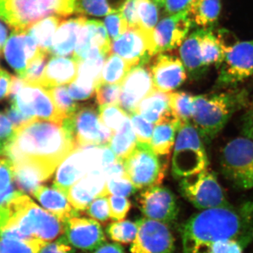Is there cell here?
Segmentation results:
<instances>
[{"mask_svg": "<svg viewBox=\"0 0 253 253\" xmlns=\"http://www.w3.org/2000/svg\"><path fill=\"white\" fill-rule=\"evenodd\" d=\"M182 253H208L214 243L239 241L246 246L253 236V201L201 211L180 229Z\"/></svg>", "mask_w": 253, "mask_h": 253, "instance_id": "1", "label": "cell"}, {"mask_svg": "<svg viewBox=\"0 0 253 253\" xmlns=\"http://www.w3.org/2000/svg\"><path fill=\"white\" fill-rule=\"evenodd\" d=\"M76 149L62 125L33 120L15 130L5 143L3 154L12 164L31 165L51 176Z\"/></svg>", "mask_w": 253, "mask_h": 253, "instance_id": "2", "label": "cell"}, {"mask_svg": "<svg viewBox=\"0 0 253 253\" xmlns=\"http://www.w3.org/2000/svg\"><path fill=\"white\" fill-rule=\"evenodd\" d=\"M63 224L26 194L17 191L0 207V235L50 242L61 236Z\"/></svg>", "mask_w": 253, "mask_h": 253, "instance_id": "3", "label": "cell"}, {"mask_svg": "<svg viewBox=\"0 0 253 253\" xmlns=\"http://www.w3.org/2000/svg\"><path fill=\"white\" fill-rule=\"evenodd\" d=\"M249 97L247 90L235 88L194 96L191 121L203 140L212 141L233 115L247 106Z\"/></svg>", "mask_w": 253, "mask_h": 253, "instance_id": "4", "label": "cell"}, {"mask_svg": "<svg viewBox=\"0 0 253 253\" xmlns=\"http://www.w3.org/2000/svg\"><path fill=\"white\" fill-rule=\"evenodd\" d=\"M77 0H0V18L10 28L26 31L49 16L74 13Z\"/></svg>", "mask_w": 253, "mask_h": 253, "instance_id": "5", "label": "cell"}, {"mask_svg": "<svg viewBox=\"0 0 253 253\" xmlns=\"http://www.w3.org/2000/svg\"><path fill=\"white\" fill-rule=\"evenodd\" d=\"M204 140L191 121L181 123L176 134L172 174L181 179L207 169L209 162Z\"/></svg>", "mask_w": 253, "mask_h": 253, "instance_id": "6", "label": "cell"}, {"mask_svg": "<svg viewBox=\"0 0 253 253\" xmlns=\"http://www.w3.org/2000/svg\"><path fill=\"white\" fill-rule=\"evenodd\" d=\"M123 163L126 176L136 189H142L162 183L169 162L161 161L149 144L138 141Z\"/></svg>", "mask_w": 253, "mask_h": 253, "instance_id": "7", "label": "cell"}, {"mask_svg": "<svg viewBox=\"0 0 253 253\" xmlns=\"http://www.w3.org/2000/svg\"><path fill=\"white\" fill-rule=\"evenodd\" d=\"M221 172L240 189H253V140L238 137L226 144L220 156Z\"/></svg>", "mask_w": 253, "mask_h": 253, "instance_id": "8", "label": "cell"}, {"mask_svg": "<svg viewBox=\"0 0 253 253\" xmlns=\"http://www.w3.org/2000/svg\"><path fill=\"white\" fill-rule=\"evenodd\" d=\"M179 190L181 196L200 211L231 206L215 173L208 168L181 179Z\"/></svg>", "mask_w": 253, "mask_h": 253, "instance_id": "9", "label": "cell"}, {"mask_svg": "<svg viewBox=\"0 0 253 253\" xmlns=\"http://www.w3.org/2000/svg\"><path fill=\"white\" fill-rule=\"evenodd\" d=\"M62 126L71 136L76 148L109 145L114 131L100 119L94 107H78L72 116L63 121Z\"/></svg>", "mask_w": 253, "mask_h": 253, "instance_id": "10", "label": "cell"}, {"mask_svg": "<svg viewBox=\"0 0 253 253\" xmlns=\"http://www.w3.org/2000/svg\"><path fill=\"white\" fill-rule=\"evenodd\" d=\"M105 146H81L73 150L58 167L53 186L66 196L70 188L88 172L104 168L103 154Z\"/></svg>", "mask_w": 253, "mask_h": 253, "instance_id": "11", "label": "cell"}, {"mask_svg": "<svg viewBox=\"0 0 253 253\" xmlns=\"http://www.w3.org/2000/svg\"><path fill=\"white\" fill-rule=\"evenodd\" d=\"M216 89L236 88L253 76V40L237 42L226 50L218 68Z\"/></svg>", "mask_w": 253, "mask_h": 253, "instance_id": "12", "label": "cell"}, {"mask_svg": "<svg viewBox=\"0 0 253 253\" xmlns=\"http://www.w3.org/2000/svg\"><path fill=\"white\" fill-rule=\"evenodd\" d=\"M12 104L35 120L62 125L64 118L56 108L49 90L38 83H26L18 90Z\"/></svg>", "mask_w": 253, "mask_h": 253, "instance_id": "13", "label": "cell"}, {"mask_svg": "<svg viewBox=\"0 0 253 253\" xmlns=\"http://www.w3.org/2000/svg\"><path fill=\"white\" fill-rule=\"evenodd\" d=\"M111 53L117 54L132 67L146 65L155 56L154 33L139 27L128 28L111 42Z\"/></svg>", "mask_w": 253, "mask_h": 253, "instance_id": "14", "label": "cell"}, {"mask_svg": "<svg viewBox=\"0 0 253 253\" xmlns=\"http://www.w3.org/2000/svg\"><path fill=\"white\" fill-rule=\"evenodd\" d=\"M137 234L131 253H174L175 242L168 224L144 217L136 221Z\"/></svg>", "mask_w": 253, "mask_h": 253, "instance_id": "15", "label": "cell"}, {"mask_svg": "<svg viewBox=\"0 0 253 253\" xmlns=\"http://www.w3.org/2000/svg\"><path fill=\"white\" fill-rule=\"evenodd\" d=\"M141 212L148 219L164 224H174L179 214V206L174 194L167 187L147 188L136 198Z\"/></svg>", "mask_w": 253, "mask_h": 253, "instance_id": "16", "label": "cell"}, {"mask_svg": "<svg viewBox=\"0 0 253 253\" xmlns=\"http://www.w3.org/2000/svg\"><path fill=\"white\" fill-rule=\"evenodd\" d=\"M155 89L149 67H133L121 83L119 106L128 115L135 112L139 103Z\"/></svg>", "mask_w": 253, "mask_h": 253, "instance_id": "17", "label": "cell"}, {"mask_svg": "<svg viewBox=\"0 0 253 253\" xmlns=\"http://www.w3.org/2000/svg\"><path fill=\"white\" fill-rule=\"evenodd\" d=\"M192 22L189 11L163 18L154 31L155 55L179 47L188 36Z\"/></svg>", "mask_w": 253, "mask_h": 253, "instance_id": "18", "label": "cell"}, {"mask_svg": "<svg viewBox=\"0 0 253 253\" xmlns=\"http://www.w3.org/2000/svg\"><path fill=\"white\" fill-rule=\"evenodd\" d=\"M63 233L69 244L81 251H95L106 243L101 224L92 218H71L63 224Z\"/></svg>", "mask_w": 253, "mask_h": 253, "instance_id": "19", "label": "cell"}, {"mask_svg": "<svg viewBox=\"0 0 253 253\" xmlns=\"http://www.w3.org/2000/svg\"><path fill=\"white\" fill-rule=\"evenodd\" d=\"M155 89L168 93L180 86L187 78V73L180 58L158 54L149 66Z\"/></svg>", "mask_w": 253, "mask_h": 253, "instance_id": "20", "label": "cell"}, {"mask_svg": "<svg viewBox=\"0 0 253 253\" xmlns=\"http://www.w3.org/2000/svg\"><path fill=\"white\" fill-rule=\"evenodd\" d=\"M6 62L23 78L28 65L42 50L26 31L14 30L3 48Z\"/></svg>", "mask_w": 253, "mask_h": 253, "instance_id": "21", "label": "cell"}, {"mask_svg": "<svg viewBox=\"0 0 253 253\" xmlns=\"http://www.w3.org/2000/svg\"><path fill=\"white\" fill-rule=\"evenodd\" d=\"M106 182L104 168L94 169L70 188L66 195L68 201L78 212L86 211L94 199L109 196Z\"/></svg>", "mask_w": 253, "mask_h": 253, "instance_id": "22", "label": "cell"}, {"mask_svg": "<svg viewBox=\"0 0 253 253\" xmlns=\"http://www.w3.org/2000/svg\"><path fill=\"white\" fill-rule=\"evenodd\" d=\"M95 50L111 54V38L104 23L96 20H86L80 33L72 57L80 63L85 60L91 51Z\"/></svg>", "mask_w": 253, "mask_h": 253, "instance_id": "23", "label": "cell"}, {"mask_svg": "<svg viewBox=\"0 0 253 253\" xmlns=\"http://www.w3.org/2000/svg\"><path fill=\"white\" fill-rule=\"evenodd\" d=\"M86 21L84 16L63 21L55 33L49 51L51 56H73L83 26Z\"/></svg>", "mask_w": 253, "mask_h": 253, "instance_id": "24", "label": "cell"}, {"mask_svg": "<svg viewBox=\"0 0 253 253\" xmlns=\"http://www.w3.org/2000/svg\"><path fill=\"white\" fill-rule=\"evenodd\" d=\"M33 196L46 211L54 215L63 224L71 218L79 216V212L71 206L67 196L54 186H39Z\"/></svg>", "mask_w": 253, "mask_h": 253, "instance_id": "25", "label": "cell"}, {"mask_svg": "<svg viewBox=\"0 0 253 253\" xmlns=\"http://www.w3.org/2000/svg\"><path fill=\"white\" fill-rule=\"evenodd\" d=\"M78 72V62L73 57L52 56L48 61L39 84L46 89L64 85L74 81Z\"/></svg>", "mask_w": 253, "mask_h": 253, "instance_id": "26", "label": "cell"}, {"mask_svg": "<svg viewBox=\"0 0 253 253\" xmlns=\"http://www.w3.org/2000/svg\"><path fill=\"white\" fill-rule=\"evenodd\" d=\"M204 29H198L186 37L179 46V56L191 80H198L208 71L201 57V41Z\"/></svg>", "mask_w": 253, "mask_h": 253, "instance_id": "27", "label": "cell"}, {"mask_svg": "<svg viewBox=\"0 0 253 253\" xmlns=\"http://www.w3.org/2000/svg\"><path fill=\"white\" fill-rule=\"evenodd\" d=\"M169 94L155 89L139 103L135 112L152 124L167 119L173 115L169 104Z\"/></svg>", "mask_w": 253, "mask_h": 253, "instance_id": "28", "label": "cell"}, {"mask_svg": "<svg viewBox=\"0 0 253 253\" xmlns=\"http://www.w3.org/2000/svg\"><path fill=\"white\" fill-rule=\"evenodd\" d=\"M181 123L172 115L156 124L151 137V146L156 154L166 156L170 153Z\"/></svg>", "mask_w": 253, "mask_h": 253, "instance_id": "29", "label": "cell"}, {"mask_svg": "<svg viewBox=\"0 0 253 253\" xmlns=\"http://www.w3.org/2000/svg\"><path fill=\"white\" fill-rule=\"evenodd\" d=\"M221 0H195L189 9L191 22L199 29L213 28L220 15Z\"/></svg>", "mask_w": 253, "mask_h": 253, "instance_id": "30", "label": "cell"}, {"mask_svg": "<svg viewBox=\"0 0 253 253\" xmlns=\"http://www.w3.org/2000/svg\"><path fill=\"white\" fill-rule=\"evenodd\" d=\"M15 184L24 194H33L42 183L47 181L50 175L41 169L28 164H12Z\"/></svg>", "mask_w": 253, "mask_h": 253, "instance_id": "31", "label": "cell"}, {"mask_svg": "<svg viewBox=\"0 0 253 253\" xmlns=\"http://www.w3.org/2000/svg\"><path fill=\"white\" fill-rule=\"evenodd\" d=\"M129 0H77L74 13L81 16H101L121 12Z\"/></svg>", "mask_w": 253, "mask_h": 253, "instance_id": "32", "label": "cell"}, {"mask_svg": "<svg viewBox=\"0 0 253 253\" xmlns=\"http://www.w3.org/2000/svg\"><path fill=\"white\" fill-rule=\"evenodd\" d=\"M62 21L61 16H49L32 25L26 31L36 41L39 47L49 54L55 33Z\"/></svg>", "mask_w": 253, "mask_h": 253, "instance_id": "33", "label": "cell"}, {"mask_svg": "<svg viewBox=\"0 0 253 253\" xmlns=\"http://www.w3.org/2000/svg\"><path fill=\"white\" fill-rule=\"evenodd\" d=\"M136 140L137 139L129 116L123 126L118 130L114 131L109 146L118 159L124 161L135 147Z\"/></svg>", "mask_w": 253, "mask_h": 253, "instance_id": "34", "label": "cell"}, {"mask_svg": "<svg viewBox=\"0 0 253 253\" xmlns=\"http://www.w3.org/2000/svg\"><path fill=\"white\" fill-rule=\"evenodd\" d=\"M132 68L129 63L117 54L111 53L104 63L99 83L121 84Z\"/></svg>", "mask_w": 253, "mask_h": 253, "instance_id": "35", "label": "cell"}, {"mask_svg": "<svg viewBox=\"0 0 253 253\" xmlns=\"http://www.w3.org/2000/svg\"><path fill=\"white\" fill-rule=\"evenodd\" d=\"M194 96L186 91L169 94V104L172 114L181 123L191 121L194 112Z\"/></svg>", "mask_w": 253, "mask_h": 253, "instance_id": "36", "label": "cell"}, {"mask_svg": "<svg viewBox=\"0 0 253 253\" xmlns=\"http://www.w3.org/2000/svg\"><path fill=\"white\" fill-rule=\"evenodd\" d=\"M137 223L129 220L116 221L111 223L106 229L108 236L118 244H129L135 239L137 234Z\"/></svg>", "mask_w": 253, "mask_h": 253, "instance_id": "37", "label": "cell"}, {"mask_svg": "<svg viewBox=\"0 0 253 253\" xmlns=\"http://www.w3.org/2000/svg\"><path fill=\"white\" fill-rule=\"evenodd\" d=\"M48 242L41 240H25L0 235V253H38Z\"/></svg>", "mask_w": 253, "mask_h": 253, "instance_id": "38", "label": "cell"}, {"mask_svg": "<svg viewBox=\"0 0 253 253\" xmlns=\"http://www.w3.org/2000/svg\"><path fill=\"white\" fill-rule=\"evenodd\" d=\"M16 191L12 163L5 156L0 158V207L11 199Z\"/></svg>", "mask_w": 253, "mask_h": 253, "instance_id": "39", "label": "cell"}, {"mask_svg": "<svg viewBox=\"0 0 253 253\" xmlns=\"http://www.w3.org/2000/svg\"><path fill=\"white\" fill-rule=\"evenodd\" d=\"M158 4L153 0H137L138 27L149 33H154L158 24Z\"/></svg>", "mask_w": 253, "mask_h": 253, "instance_id": "40", "label": "cell"}, {"mask_svg": "<svg viewBox=\"0 0 253 253\" xmlns=\"http://www.w3.org/2000/svg\"><path fill=\"white\" fill-rule=\"evenodd\" d=\"M51 97L54 100L56 108L65 119L72 116L78 109V104L70 96L68 86L61 85L48 89Z\"/></svg>", "mask_w": 253, "mask_h": 253, "instance_id": "41", "label": "cell"}, {"mask_svg": "<svg viewBox=\"0 0 253 253\" xmlns=\"http://www.w3.org/2000/svg\"><path fill=\"white\" fill-rule=\"evenodd\" d=\"M98 110L101 122L113 131L118 130L129 117V115L118 105H102Z\"/></svg>", "mask_w": 253, "mask_h": 253, "instance_id": "42", "label": "cell"}, {"mask_svg": "<svg viewBox=\"0 0 253 253\" xmlns=\"http://www.w3.org/2000/svg\"><path fill=\"white\" fill-rule=\"evenodd\" d=\"M49 54L44 51H42L37 55L28 65L23 79L27 83L39 84L45 71L46 64L49 61Z\"/></svg>", "mask_w": 253, "mask_h": 253, "instance_id": "43", "label": "cell"}, {"mask_svg": "<svg viewBox=\"0 0 253 253\" xmlns=\"http://www.w3.org/2000/svg\"><path fill=\"white\" fill-rule=\"evenodd\" d=\"M96 102L102 105H118L121 93V84L98 83L95 89Z\"/></svg>", "mask_w": 253, "mask_h": 253, "instance_id": "44", "label": "cell"}, {"mask_svg": "<svg viewBox=\"0 0 253 253\" xmlns=\"http://www.w3.org/2000/svg\"><path fill=\"white\" fill-rule=\"evenodd\" d=\"M108 194L114 196L128 197L135 194L137 189L129 180L126 174L109 178L106 182Z\"/></svg>", "mask_w": 253, "mask_h": 253, "instance_id": "45", "label": "cell"}, {"mask_svg": "<svg viewBox=\"0 0 253 253\" xmlns=\"http://www.w3.org/2000/svg\"><path fill=\"white\" fill-rule=\"evenodd\" d=\"M129 116L137 141L150 144L154 131V124L146 121L136 112L131 113Z\"/></svg>", "mask_w": 253, "mask_h": 253, "instance_id": "46", "label": "cell"}, {"mask_svg": "<svg viewBox=\"0 0 253 253\" xmlns=\"http://www.w3.org/2000/svg\"><path fill=\"white\" fill-rule=\"evenodd\" d=\"M111 41H115L127 31L129 26L121 12L108 15L104 21Z\"/></svg>", "mask_w": 253, "mask_h": 253, "instance_id": "47", "label": "cell"}, {"mask_svg": "<svg viewBox=\"0 0 253 253\" xmlns=\"http://www.w3.org/2000/svg\"><path fill=\"white\" fill-rule=\"evenodd\" d=\"M109 196H101L94 199L86 209L88 215L95 220L102 222L109 220L111 218Z\"/></svg>", "mask_w": 253, "mask_h": 253, "instance_id": "48", "label": "cell"}, {"mask_svg": "<svg viewBox=\"0 0 253 253\" xmlns=\"http://www.w3.org/2000/svg\"><path fill=\"white\" fill-rule=\"evenodd\" d=\"M110 217L113 220H123L131 208V203L126 197L111 195L109 198Z\"/></svg>", "mask_w": 253, "mask_h": 253, "instance_id": "49", "label": "cell"}, {"mask_svg": "<svg viewBox=\"0 0 253 253\" xmlns=\"http://www.w3.org/2000/svg\"><path fill=\"white\" fill-rule=\"evenodd\" d=\"M76 249L68 242L64 235L55 241L46 243L38 253H75Z\"/></svg>", "mask_w": 253, "mask_h": 253, "instance_id": "50", "label": "cell"}, {"mask_svg": "<svg viewBox=\"0 0 253 253\" xmlns=\"http://www.w3.org/2000/svg\"><path fill=\"white\" fill-rule=\"evenodd\" d=\"M245 246L236 240H223L214 243L208 253H243Z\"/></svg>", "mask_w": 253, "mask_h": 253, "instance_id": "51", "label": "cell"}, {"mask_svg": "<svg viewBox=\"0 0 253 253\" xmlns=\"http://www.w3.org/2000/svg\"><path fill=\"white\" fill-rule=\"evenodd\" d=\"M6 115L14 126L15 130L35 120L23 114L14 104H11L9 108L6 110Z\"/></svg>", "mask_w": 253, "mask_h": 253, "instance_id": "52", "label": "cell"}, {"mask_svg": "<svg viewBox=\"0 0 253 253\" xmlns=\"http://www.w3.org/2000/svg\"><path fill=\"white\" fill-rule=\"evenodd\" d=\"M195 0H165L163 7L168 15L189 11Z\"/></svg>", "mask_w": 253, "mask_h": 253, "instance_id": "53", "label": "cell"}, {"mask_svg": "<svg viewBox=\"0 0 253 253\" xmlns=\"http://www.w3.org/2000/svg\"><path fill=\"white\" fill-rule=\"evenodd\" d=\"M136 5L137 0H129L121 12L126 20L129 28L138 27Z\"/></svg>", "mask_w": 253, "mask_h": 253, "instance_id": "54", "label": "cell"}, {"mask_svg": "<svg viewBox=\"0 0 253 253\" xmlns=\"http://www.w3.org/2000/svg\"><path fill=\"white\" fill-rule=\"evenodd\" d=\"M15 129L6 114L0 113V141L6 143L14 135Z\"/></svg>", "mask_w": 253, "mask_h": 253, "instance_id": "55", "label": "cell"}, {"mask_svg": "<svg viewBox=\"0 0 253 253\" xmlns=\"http://www.w3.org/2000/svg\"><path fill=\"white\" fill-rule=\"evenodd\" d=\"M241 131L245 137L253 140V107L246 111L241 119Z\"/></svg>", "mask_w": 253, "mask_h": 253, "instance_id": "56", "label": "cell"}, {"mask_svg": "<svg viewBox=\"0 0 253 253\" xmlns=\"http://www.w3.org/2000/svg\"><path fill=\"white\" fill-rule=\"evenodd\" d=\"M11 78L9 73L0 68V101L9 96Z\"/></svg>", "mask_w": 253, "mask_h": 253, "instance_id": "57", "label": "cell"}, {"mask_svg": "<svg viewBox=\"0 0 253 253\" xmlns=\"http://www.w3.org/2000/svg\"><path fill=\"white\" fill-rule=\"evenodd\" d=\"M93 253H126L124 249L119 244L116 243H105Z\"/></svg>", "mask_w": 253, "mask_h": 253, "instance_id": "58", "label": "cell"}, {"mask_svg": "<svg viewBox=\"0 0 253 253\" xmlns=\"http://www.w3.org/2000/svg\"><path fill=\"white\" fill-rule=\"evenodd\" d=\"M26 81L18 76H11V84H10L9 98L11 101L14 100L15 96L21 86L24 84Z\"/></svg>", "mask_w": 253, "mask_h": 253, "instance_id": "59", "label": "cell"}, {"mask_svg": "<svg viewBox=\"0 0 253 253\" xmlns=\"http://www.w3.org/2000/svg\"><path fill=\"white\" fill-rule=\"evenodd\" d=\"M9 38V31L5 23L0 18V51L4 48L5 43Z\"/></svg>", "mask_w": 253, "mask_h": 253, "instance_id": "60", "label": "cell"}, {"mask_svg": "<svg viewBox=\"0 0 253 253\" xmlns=\"http://www.w3.org/2000/svg\"><path fill=\"white\" fill-rule=\"evenodd\" d=\"M4 143L0 141V155L3 154V152H4Z\"/></svg>", "mask_w": 253, "mask_h": 253, "instance_id": "61", "label": "cell"}, {"mask_svg": "<svg viewBox=\"0 0 253 253\" xmlns=\"http://www.w3.org/2000/svg\"><path fill=\"white\" fill-rule=\"evenodd\" d=\"M155 3H156L159 6H163L165 0H153Z\"/></svg>", "mask_w": 253, "mask_h": 253, "instance_id": "62", "label": "cell"}]
</instances>
